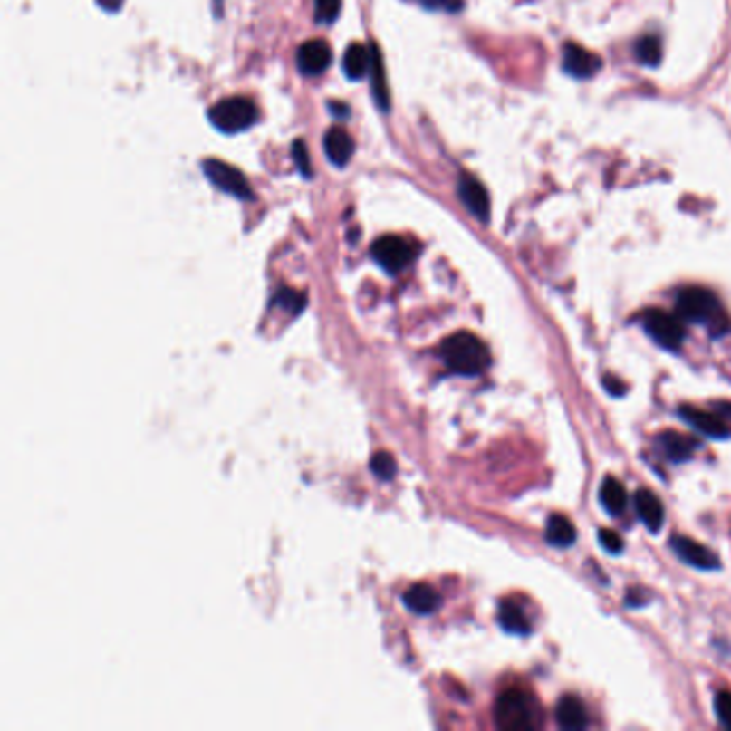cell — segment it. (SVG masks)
Returning <instances> with one entry per match:
<instances>
[{
	"instance_id": "cell-24",
	"label": "cell",
	"mask_w": 731,
	"mask_h": 731,
	"mask_svg": "<svg viewBox=\"0 0 731 731\" xmlns=\"http://www.w3.org/2000/svg\"><path fill=\"white\" fill-rule=\"evenodd\" d=\"M395 470H397V464H395V459L390 457L389 453H376V455H373L371 472L378 478H382V481H389V478H393Z\"/></svg>"
},
{
	"instance_id": "cell-28",
	"label": "cell",
	"mask_w": 731,
	"mask_h": 731,
	"mask_svg": "<svg viewBox=\"0 0 731 731\" xmlns=\"http://www.w3.org/2000/svg\"><path fill=\"white\" fill-rule=\"evenodd\" d=\"M599 541L610 553H620L622 552V539L616 534L613 530H601L599 532Z\"/></svg>"
},
{
	"instance_id": "cell-22",
	"label": "cell",
	"mask_w": 731,
	"mask_h": 731,
	"mask_svg": "<svg viewBox=\"0 0 731 731\" xmlns=\"http://www.w3.org/2000/svg\"><path fill=\"white\" fill-rule=\"evenodd\" d=\"M371 78H373V95H376L378 105L382 110H389V91H386L384 64L376 45H371Z\"/></svg>"
},
{
	"instance_id": "cell-12",
	"label": "cell",
	"mask_w": 731,
	"mask_h": 731,
	"mask_svg": "<svg viewBox=\"0 0 731 731\" xmlns=\"http://www.w3.org/2000/svg\"><path fill=\"white\" fill-rule=\"evenodd\" d=\"M680 417L687 420L688 425L695 427V429L701 431L704 436H710V438H727L731 434L729 425L725 423V418L717 417V414L712 412H706V410H699V408H693V406H687L680 410Z\"/></svg>"
},
{
	"instance_id": "cell-15",
	"label": "cell",
	"mask_w": 731,
	"mask_h": 731,
	"mask_svg": "<svg viewBox=\"0 0 731 731\" xmlns=\"http://www.w3.org/2000/svg\"><path fill=\"white\" fill-rule=\"evenodd\" d=\"M555 718H558L563 729H583L588 727V712L582 699L575 695H564L555 707Z\"/></svg>"
},
{
	"instance_id": "cell-6",
	"label": "cell",
	"mask_w": 731,
	"mask_h": 731,
	"mask_svg": "<svg viewBox=\"0 0 731 731\" xmlns=\"http://www.w3.org/2000/svg\"><path fill=\"white\" fill-rule=\"evenodd\" d=\"M202 172L219 191L230 193V196L238 197V200H254V191H251L249 180L245 178L241 169L230 166V163L221 159H207L202 163Z\"/></svg>"
},
{
	"instance_id": "cell-3",
	"label": "cell",
	"mask_w": 731,
	"mask_h": 731,
	"mask_svg": "<svg viewBox=\"0 0 731 731\" xmlns=\"http://www.w3.org/2000/svg\"><path fill=\"white\" fill-rule=\"evenodd\" d=\"M208 119L219 131L238 133L257 120V108L247 97H227L210 108Z\"/></svg>"
},
{
	"instance_id": "cell-21",
	"label": "cell",
	"mask_w": 731,
	"mask_h": 731,
	"mask_svg": "<svg viewBox=\"0 0 731 731\" xmlns=\"http://www.w3.org/2000/svg\"><path fill=\"white\" fill-rule=\"evenodd\" d=\"M545 536L547 541L552 543V545H558V547H569L575 543L577 539V532L572 528V524L569 519L564 517V515H552L547 522V528H545Z\"/></svg>"
},
{
	"instance_id": "cell-8",
	"label": "cell",
	"mask_w": 731,
	"mask_h": 731,
	"mask_svg": "<svg viewBox=\"0 0 731 731\" xmlns=\"http://www.w3.org/2000/svg\"><path fill=\"white\" fill-rule=\"evenodd\" d=\"M671 549H674L678 558L682 560V563L695 566V569H701V571H712V569H718V558L715 553L710 552L706 545H701V543L688 539V536H674L671 539Z\"/></svg>"
},
{
	"instance_id": "cell-14",
	"label": "cell",
	"mask_w": 731,
	"mask_h": 731,
	"mask_svg": "<svg viewBox=\"0 0 731 731\" xmlns=\"http://www.w3.org/2000/svg\"><path fill=\"white\" fill-rule=\"evenodd\" d=\"M324 150H326V157H329L335 166L343 168V166H348L350 157H352V153H354V142L346 129L332 127V129H329V133H326V138H324Z\"/></svg>"
},
{
	"instance_id": "cell-26",
	"label": "cell",
	"mask_w": 731,
	"mask_h": 731,
	"mask_svg": "<svg viewBox=\"0 0 731 731\" xmlns=\"http://www.w3.org/2000/svg\"><path fill=\"white\" fill-rule=\"evenodd\" d=\"M715 710H717L718 721H721L725 727L731 729V693H727V691L717 693Z\"/></svg>"
},
{
	"instance_id": "cell-31",
	"label": "cell",
	"mask_w": 731,
	"mask_h": 731,
	"mask_svg": "<svg viewBox=\"0 0 731 731\" xmlns=\"http://www.w3.org/2000/svg\"><path fill=\"white\" fill-rule=\"evenodd\" d=\"M331 110H332V114L339 116V119H341V116H348L346 103H331Z\"/></svg>"
},
{
	"instance_id": "cell-5",
	"label": "cell",
	"mask_w": 731,
	"mask_h": 731,
	"mask_svg": "<svg viewBox=\"0 0 731 731\" xmlns=\"http://www.w3.org/2000/svg\"><path fill=\"white\" fill-rule=\"evenodd\" d=\"M641 324L648 335H650L660 348L671 350V352L682 348L687 331H684L680 315L676 318V315L660 312V309H648V312L641 315Z\"/></svg>"
},
{
	"instance_id": "cell-19",
	"label": "cell",
	"mask_w": 731,
	"mask_h": 731,
	"mask_svg": "<svg viewBox=\"0 0 731 731\" xmlns=\"http://www.w3.org/2000/svg\"><path fill=\"white\" fill-rule=\"evenodd\" d=\"M498 620H500V627L508 630V633H513V635L530 633L528 616H525V611L522 610V607H519L517 603H513V601H505V603L500 605Z\"/></svg>"
},
{
	"instance_id": "cell-16",
	"label": "cell",
	"mask_w": 731,
	"mask_h": 731,
	"mask_svg": "<svg viewBox=\"0 0 731 731\" xmlns=\"http://www.w3.org/2000/svg\"><path fill=\"white\" fill-rule=\"evenodd\" d=\"M403 603H406L410 611L425 616V613L438 610V605H440V594H438L431 586H427V583H417V586L406 590Z\"/></svg>"
},
{
	"instance_id": "cell-10",
	"label": "cell",
	"mask_w": 731,
	"mask_h": 731,
	"mask_svg": "<svg viewBox=\"0 0 731 731\" xmlns=\"http://www.w3.org/2000/svg\"><path fill=\"white\" fill-rule=\"evenodd\" d=\"M296 64L305 75H320L322 72L329 69L331 48L320 39L307 41V43H303L301 48H298Z\"/></svg>"
},
{
	"instance_id": "cell-17",
	"label": "cell",
	"mask_w": 731,
	"mask_h": 731,
	"mask_svg": "<svg viewBox=\"0 0 731 731\" xmlns=\"http://www.w3.org/2000/svg\"><path fill=\"white\" fill-rule=\"evenodd\" d=\"M659 447L665 453V457L671 461H687L697 448V442L693 438L676 434V431H663L659 436Z\"/></svg>"
},
{
	"instance_id": "cell-27",
	"label": "cell",
	"mask_w": 731,
	"mask_h": 731,
	"mask_svg": "<svg viewBox=\"0 0 731 731\" xmlns=\"http://www.w3.org/2000/svg\"><path fill=\"white\" fill-rule=\"evenodd\" d=\"M292 155H294L296 166H298V169H301V172H303V177H305V178L312 177V161H309L307 146L303 144L301 139H298V142H294V146H292Z\"/></svg>"
},
{
	"instance_id": "cell-2",
	"label": "cell",
	"mask_w": 731,
	"mask_h": 731,
	"mask_svg": "<svg viewBox=\"0 0 731 731\" xmlns=\"http://www.w3.org/2000/svg\"><path fill=\"white\" fill-rule=\"evenodd\" d=\"M678 315L682 320L704 324L710 335L721 337L729 331V318L725 315L718 298L706 288H684L676 298Z\"/></svg>"
},
{
	"instance_id": "cell-4",
	"label": "cell",
	"mask_w": 731,
	"mask_h": 731,
	"mask_svg": "<svg viewBox=\"0 0 731 731\" xmlns=\"http://www.w3.org/2000/svg\"><path fill=\"white\" fill-rule=\"evenodd\" d=\"M495 723L500 729L524 731L534 729V712H532L530 699L519 688H508L495 701Z\"/></svg>"
},
{
	"instance_id": "cell-7",
	"label": "cell",
	"mask_w": 731,
	"mask_h": 731,
	"mask_svg": "<svg viewBox=\"0 0 731 731\" xmlns=\"http://www.w3.org/2000/svg\"><path fill=\"white\" fill-rule=\"evenodd\" d=\"M371 255L384 271L401 273L414 260V247L406 238L386 234L371 245Z\"/></svg>"
},
{
	"instance_id": "cell-18",
	"label": "cell",
	"mask_w": 731,
	"mask_h": 731,
	"mask_svg": "<svg viewBox=\"0 0 731 731\" xmlns=\"http://www.w3.org/2000/svg\"><path fill=\"white\" fill-rule=\"evenodd\" d=\"M343 72L350 80H361L371 72V48L354 43L350 45L346 56H343Z\"/></svg>"
},
{
	"instance_id": "cell-9",
	"label": "cell",
	"mask_w": 731,
	"mask_h": 731,
	"mask_svg": "<svg viewBox=\"0 0 731 731\" xmlns=\"http://www.w3.org/2000/svg\"><path fill=\"white\" fill-rule=\"evenodd\" d=\"M563 67L564 72L572 75V78L586 80L592 78V75L601 69V58L590 52L582 45L575 43H566L563 50Z\"/></svg>"
},
{
	"instance_id": "cell-20",
	"label": "cell",
	"mask_w": 731,
	"mask_h": 731,
	"mask_svg": "<svg viewBox=\"0 0 731 731\" xmlns=\"http://www.w3.org/2000/svg\"><path fill=\"white\" fill-rule=\"evenodd\" d=\"M601 505L605 506L607 513L620 515L627 508V491H624L622 483L618 478L607 476L603 485H601Z\"/></svg>"
},
{
	"instance_id": "cell-23",
	"label": "cell",
	"mask_w": 731,
	"mask_h": 731,
	"mask_svg": "<svg viewBox=\"0 0 731 731\" xmlns=\"http://www.w3.org/2000/svg\"><path fill=\"white\" fill-rule=\"evenodd\" d=\"M660 41L657 37H641L635 43V56L637 61L648 64V67H657L660 63Z\"/></svg>"
},
{
	"instance_id": "cell-29",
	"label": "cell",
	"mask_w": 731,
	"mask_h": 731,
	"mask_svg": "<svg viewBox=\"0 0 731 731\" xmlns=\"http://www.w3.org/2000/svg\"><path fill=\"white\" fill-rule=\"evenodd\" d=\"M279 303L288 309H294V312H298V309L303 307V303H305V298H303V294H298V292H294V290H282V294H279Z\"/></svg>"
},
{
	"instance_id": "cell-1",
	"label": "cell",
	"mask_w": 731,
	"mask_h": 731,
	"mask_svg": "<svg viewBox=\"0 0 731 731\" xmlns=\"http://www.w3.org/2000/svg\"><path fill=\"white\" fill-rule=\"evenodd\" d=\"M440 354L448 370L459 373V376H478V373L487 370L491 362L489 350L483 339H478L475 332L466 331L444 339Z\"/></svg>"
},
{
	"instance_id": "cell-25",
	"label": "cell",
	"mask_w": 731,
	"mask_h": 731,
	"mask_svg": "<svg viewBox=\"0 0 731 731\" xmlns=\"http://www.w3.org/2000/svg\"><path fill=\"white\" fill-rule=\"evenodd\" d=\"M341 11V0H315V20L320 24H331Z\"/></svg>"
},
{
	"instance_id": "cell-11",
	"label": "cell",
	"mask_w": 731,
	"mask_h": 731,
	"mask_svg": "<svg viewBox=\"0 0 731 731\" xmlns=\"http://www.w3.org/2000/svg\"><path fill=\"white\" fill-rule=\"evenodd\" d=\"M457 191H459V200L466 204V208L470 210V213L475 215L478 221L489 219V196H487V191H485V187L478 183L476 178L461 177Z\"/></svg>"
},
{
	"instance_id": "cell-30",
	"label": "cell",
	"mask_w": 731,
	"mask_h": 731,
	"mask_svg": "<svg viewBox=\"0 0 731 731\" xmlns=\"http://www.w3.org/2000/svg\"><path fill=\"white\" fill-rule=\"evenodd\" d=\"M97 3L101 5L105 11H112V14L122 7V0H97Z\"/></svg>"
},
{
	"instance_id": "cell-13",
	"label": "cell",
	"mask_w": 731,
	"mask_h": 731,
	"mask_svg": "<svg viewBox=\"0 0 731 731\" xmlns=\"http://www.w3.org/2000/svg\"><path fill=\"white\" fill-rule=\"evenodd\" d=\"M635 508H637V515H640V519L648 530L650 532L660 530V525H663V522H665V508H663V502L654 495V491H650V489L637 491Z\"/></svg>"
}]
</instances>
